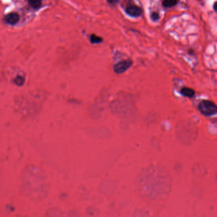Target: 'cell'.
Segmentation results:
<instances>
[{"label":"cell","mask_w":217,"mask_h":217,"mask_svg":"<svg viewBox=\"0 0 217 217\" xmlns=\"http://www.w3.org/2000/svg\"><path fill=\"white\" fill-rule=\"evenodd\" d=\"M198 108L199 111L204 116H210L216 113V105L210 100H202L200 102Z\"/></svg>","instance_id":"obj_1"},{"label":"cell","mask_w":217,"mask_h":217,"mask_svg":"<svg viewBox=\"0 0 217 217\" xmlns=\"http://www.w3.org/2000/svg\"><path fill=\"white\" fill-rule=\"evenodd\" d=\"M132 65L131 60H124L113 66L114 72L117 74H122L126 72Z\"/></svg>","instance_id":"obj_2"},{"label":"cell","mask_w":217,"mask_h":217,"mask_svg":"<svg viewBox=\"0 0 217 217\" xmlns=\"http://www.w3.org/2000/svg\"><path fill=\"white\" fill-rule=\"evenodd\" d=\"M126 13L132 17H139L142 15V9L136 5H129L125 9Z\"/></svg>","instance_id":"obj_3"},{"label":"cell","mask_w":217,"mask_h":217,"mask_svg":"<svg viewBox=\"0 0 217 217\" xmlns=\"http://www.w3.org/2000/svg\"><path fill=\"white\" fill-rule=\"evenodd\" d=\"M4 20L5 22L9 24V25L14 26L19 22L20 20V17L17 13H16V12H11V13L5 15Z\"/></svg>","instance_id":"obj_4"},{"label":"cell","mask_w":217,"mask_h":217,"mask_svg":"<svg viewBox=\"0 0 217 217\" xmlns=\"http://www.w3.org/2000/svg\"><path fill=\"white\" fill-rule=\"evenodd\" d=\"M181 93L184 96H186V97L192 98L195 95V91L188 87H183L182 90H181Z\"/></svg>","instance_id":"obj_5"},{"label":"cell","mask_w":217,"mask_h":217,"mask_svg":"<svg viewBox=\"0 0 217 217\" xmlns=\"http://www.w3.org/2000/svg\"><path fill=\"white\" fill-rule=\"evenodd\" d=\"M29 5L34 10H38L41 8L42 1V0H28Z\"/></svg>","instance_id":"obj_6"},{"label":"cell","mask_w":217,"mask_h":217,"mask_svg":"<svg viewBox=\"0 0 217 217\" xmlns=\"http://www.w3.org/2000/svg\"><path fill=\"white\" fill-rule=\"evenodd\" d=\"M162 6L166 8L175 6L178 4V0H164L162 2Z\"/></svg>","instance_id":"obj_7"},{"label":"cell","mask_w":217,"mask_h":217,"mask_svg":"<svg viewBox=\"0 0 217 217\" xmlns=\"http://www.w3.org/2000/svg\"><path fill=\"white\" fill-rule=\"evenodd\" d=\"M90 41L92 44H100L103 41V39L95 34H92L90 36Z\"/></svg>","instance_id":"obj_8"},{"label":"cell","mask_w":217,"mask_h":217,"mask_svg":"<svg viewBox=\"0 0 217 217\" xmlns=\"http://www.w3.org/2000/svg\"><path fill=\"white\" fill-rule=\"evenodd\" d=\"M150 19L153 22L158 21L160 19V15H159V14L158 13V12L153 11V12H152V13L150 15Z\"/></svg>","instance_id":"obj_9"},{"label":"cell","mask_w":217,"mask_h":217,"mask_svg":"<svg viewBox=\"0 0 217 217\" xmlns=\"http://www.w3.org/2000/svg\"><path fill=\"white\" fill-rule=\"evenodd\" d=\"M24 81H25L24 78L22 76H17L14 80V83L18 86H22V84L24 83Z\"/></svg>","instance_id":"obj_10"},{"label":"cell","mask_w":217,"mask_h":217,"mask_svg":"<svg viewBox=\"0 0 217 217\" xmlns=\"http://www.w3.org/2000/svg\"><path fill=\"white\" fill-rule=\"evenodd\" d=\"M107 2L112 5H115L119 2V0H106Z\"/></svg>","instance_id":"obj_11"},{"label":"cell","mask_w":217,"mask_h":217,"mask_svg":"<svg viewBox=\"0 0 217 217\" xmlns=\"http://www.w3.org/2000/svg\"><path fill=\"white\" fill-rule=\"evenodd\" d=\"M216 3H217L216 2H215L214 3V4H213V10H214L215 11H216V10H217V8H216V6H217Z\"/></svg>","instance_id":"obj_12"},{"label":"cell","mask_w":217,"mask_h":217,"mask_svg":"<svg viewBox=\"0 0 217 217\" xmlns=\"http://www.w3.org/2000/svg\"><path fill=\"white\" fill-rule=\"evenodd\" d=\"M197 1H201V0H197Z\"/></svg>","instance_id":"obj_13"}]
</instances>
